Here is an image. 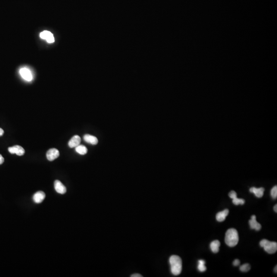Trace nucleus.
Listing matches in <instances>:
<instances>
[{
	"label": "nucleus",
	"instance_id": "nucleus-1",
	"mask_svg": "<svg viewBox=\"0 0 277 277\" xmlns=\"http://www.w3.org/2000/svg\"><path fill=\"white\" fill-rule=\"evenodd\" d=\"M171 271L173 275L178 276L180 274L182 270V261L180 256L173 255L169 258Z\"/></svg>",
	"mask_w": 277,
	"mask_h": 277
},
{
	"label": "nucleus",
	"instance_id": "nucleus-2",
	"mask_svg": "<svg viewBox=\"0 0 277 277\" xmlns=\"http://www.w3.org/2000/svg\"><path fill=\"white\" fill-rule=\"evenodd\" d=\"M239 240V235L236 229H229L226 232L225 242L228 246L234 247L237 245Z\"/></svg>",
	"mask_w": 277,
	"mask_h": 277
},
{
	"label": "nucleus",
	"instance_id": "nucleus-3",
	"mask_svg": "<svg viewBox=\"0 0 277 277\" xmlns=\"http://www.w3.org/2000/svg\"><path fill=\"white\" fill-rule=\"evenodd\" d=\"M260 245L262 247L264 248V250L268 254H274L277 252V242H271L266 239H263L260 242Z\"/></svg>",
	"mask_w": 277,
	"mask_h": 277
},
{
	"label": "nucleus",
	"instance_id": "nucleus-4",
	"mask_svg": "<svg viewBox=\"0 0 277 277\" xmlns=\"http://www.w3.org/2000/svg\"><path fill=\"white\" fill-rule=\"evenodd\" d=\"M59 155H60V153H59V150L56 148H51V149L49 150L46 153V157H47V159L50 161H53V160L58 158L59 157Z\"/></svg>",
	"mask_w": 277,
	"mask_h": 277
},
{
	"label": "nucleus",
	"instance_id": "nucleus-5",
	"mask_svg": "<svg viewBox=\"0 0 277 277\" xmlns=\"http://www.w3.org/2000/svg\"><path fill=\"white\" fill-rule=\"evenodd\" d=\"M40 37L42 39L45 40L49 43H52L54 42V38L53 34L49 31L45 30L41 32Z\"/></svg>",
	"mask_w": 277,
	"mask_h": 277
},
{
	"label": "nucleus",
	"instance_id": "nucleus-6",
	"mask_svg": "<svg viewBox=\"0 0 277 277\" xmlns=\"http://www.w3.org/2000/svg\"><path fill=\"white\" fill-rule=\"evenodd\" d=\"M8 151L12 154H16L18 155L21 156L25 154V150L22 147L19 145H15L8 148Z\"/></svg>",
	"mask_w": 277,
	"mask_h": 277
},
{
	"label": "nucleus",
	"instance_id": "nucleus-7",
	"mask_svg": "<svg viewBox=\"0 0 277 277\" xmlns=\"http://www.w3.org/2000/svg\"><path fill=\"white\" fill-rule=\"evenodd\" d=\"M20 73L24 79L27 81H31L32 79V76L30 71L26 68H22L20 70Z\"/></svg>",
	"mask_w": 277,
	"mask_h": 277
},
{
	"label": "nucleus",
	"instance_id": "nucleus-8",
	"mask_svg": "<svg viewBox=\"0 0 277 277\" xmlns=\"http://www.w3.org/2000/svg\"><path fill=\"white\" fill-rule=\"evenodd\" d=\"M54 189L56 192L59 194H65L66 192V188L65 186L59 180H56L54 183Z\"/></svg>",
	"mask_w": 277,
	"mask_h": 277
},
{
	"label": "nucleus",
	"instance_id": "nucleus-9",
	"mask_svg": "<svg viewBox=\"0 0 277 277\" xmlns=\"http://www.w3.org/2000/svg\"><path fill=\"white\" fill-rule=\"evenodd\" d=\"M249 225L251 229L259 231L261 229V225L256 221V217L255 215H252L251 217V219L249 221Z\"/></svg>",
	"mask_w": 277,
	"mask_h": 277
},
{
	"label": "nucleus",
	"instance_id": "nucleus-10",
	"mask_svg": "<svg viewBox=\"0 0 277 277\" xmlns=\"http://www.w3.org/2000/svg\"><path fill=\"white\" fill-rule=\"evenodd\" d=\"M45 194L43 192L39 191L34 194L33 196V200L35 203L39 204L42 202L44 199L45 198Z\"/></svg>",
	"mask_w": 277,
	"mask_h": 277
},
{
	"label": "nucleus",
	"instance_id": "nucleus-11",
	"mask_svg": "<svg viewBox=\"0 0 277 277\" xmlns=\"http://www.w3.org/2000/svg\"><path fill=\"white\" fill-rule=\"evenodd\" d=\"M81 141V139L80 136H79L78 135H76L70 140V141L68 142V145H69L70 148L76 147V146H78V145L80 144Z\"/></svg>",
	"mask_w": 277,
	"mask_h": 277
},
{
	"label": "nucleus",
	"instance_id": "nucleus-12",
	"mask_svg": "<svg viewBox=\"0 0 277 277\" xmlns=\"http://www.w3.org/2000/svg\"><path fill=\"white\" fill-rule=\"evenodd\" d=\"M84 140L86 142L92 145H97L98 143V140L97 139V137L92 136V135H89V134H86L85 135L83 136Z\"/></svg>",
	"mask_w": 277,
	"mask_h": 277
},
{
	"label": "nucleus",
	"instance_id": "nucleus-13",
	"mask_svg": "<svg viewBox=\"0 0 277 277\" xmlns=\"http://www.w3.org/2000/svg\"><path fill=\"white\" fill-rule=\"evenodd\" d=\"M264 188L260 187L259 188L256 187H252L249 189L250 192L254 193L256 196L258 198H261L264 195Z\"/></svg>",
	"mask_w": 277,
	"mask_h": 277
},
{
	"label": "nucleus",
	"instance_id": "nucleus-14",
	"mask_svg": "<svg viewBox=\"0 0 277 277\" xmlns=\"http://www.w3.org/2000/svg\"><path fill=\"white\" fill-rule=\"evenodd\" d=\"M229 210L227 209L224 210L217 214L216 215V219L219 222H223L225 220L226 217L229 215Z\"/></svg>",
	"mask_w": 277,
	"mask_h": 277
},
{
	"label": "nucleus",
	"instance_id": "nucleus-15",
	"mask_svg": "<svg viewBox=\"0 0 277 277\" xmlns=\"http://www.w3.org/2000/svg\"><path fill=\"white\" fill-rule=\"evenodd\" d=\"M220 246V242L218 240H215L211 242L210 244V247L211 251L214 253H217L219 251V247Z\"/></svg>",
	"mask_w": 277,
	"mask_h": 277
},
{
	"label": "nucleus",
	"instance_id": "nucleus-16",
	"mask_svg": "<svg viewBox=\"0 0 277 277\" xmlns=\"http://www.w3.org/2000/svg\"><path fill=\"white\" fill-rule=\"evenodd\" d=\"M76 153L81 155H84L87 153V148L83 145H78V146L76 147Z\"/></svg>",
	"mask_w": 277,
	"mask_h": 277
},
{
	"label": "nucleus",
	"instance_id": "nucleus-17",
	"mask_svg": "<svg viewBox=\"0 0 277 277\" xmlns=\"http://www.w3.org/2000/svg\"><path fill=\"white\" fill-rule=\"evenodd\" d=\"M205 261L203 260H199L198 261V269L200 271L203 272L206 270V267L205 266Z\"/></svg>",
	"mask_w": 277,
	"mask_h": 277
},
{
	"label": "nucleus",
	"instance_id": "nucleus-18",
	"mask_svg": "<svg viewBox=\"0 0 277 277\" xmlns=\"http://www.w3.org/2000/svg\"><path fill=\"white\" fill-rule=\"evenodd\" d=\"M245 201L244 200L242 199H239V198H237V197L233 199V203L236 205H239V204L243 205L245 203Z\"/></svg>",
	"mask_w": 277,
	"mask_h": 277
},
{
	"label": "nucleus",
	"instance_id": "nucleus-19",
	"mask_svg": "<svg viewBox=\"0 0 277 277\" xmlns=\"http://www.w3.org/2000/svg\"><path fill=\"white\" fill-rule=\"evenodd\" d=\"M251 268L250 265L248 263H246V264H243L240 267V270L243 272H247L251 270Z\"/></svg>",
	"mask_w": 277,
	"mask_h": 277
},
{
	"label": "nucleus",
	"instance_id": "nucleus-20",
	"mask_svg": "<svg viewBox=\"0 0 277 277\" xmlns=\"http://www.w3.org/2000/svg\"><path fill=\"white\" fill-rule=\"evenodd\" d=\"M271 196L273 199H276L277 197V186H275L271 189Z\"/></svg>",
	"mask_w": 277,
	"mask_h": 277
},
{
	"label": "nucleus",
	"instance_id": "nucleus-21",
	"mask_svg": "<svg viewBox=\"0 0 277 277\" xmlns=\"http://www.w3.org/2000/svg\"><path fill=\"white\" fill-rule=\"evenodd\" d=\"M229 196L230 198H232V199H233L234 198L237 197V193H236V192H235V191H231V192L229 193Z\"/></svg>",
	"mask_w": 277,
	"mask_h": 277
},
{
	"label": "nucleus",
	"instance_id": "nucleus-22",
	"mask_svg": "<svg viewBox=\"0 0 277 277\" xmlns=\"http://www.w3.org/2000/svg\"><path fill=\"white\" fill-rule=\"evenodd\" d=\"M240 264V261L238 259H236L233 262V265L235 266H237Z\"/></svg>",
	"mask_w": 277,
	"mask_h": 277
},
{
	"label": "nucleus",
	"instance_id": "nucleus-23",
	"mask_svg": "<svg viewBox=\"0 0 277 277\" xmlns=\"http://www.w3.org/2000/svg\"><path fill=\"white\" fill-rule=\"evenodd\" d=\"M4 158H3V156L1 155H0V165L3 164L4 163Z\"/></svg>",
	"mask_w": 277,
	"mask_h": 277
},
{
	"label": "nucleus",
	"instance_id": "nucleus-24",
	"mask_svg": "<svg viewBox=\"0 0 277 277\" xmlns=\"http://www.w3.org/2000/svg\"><path fill=\"white\" fill-rule=\"evenodd\" d=\"M132 277H142V276L141 275L138 274H135L132 275L131 276Z\"/></svg>",
	"mask_w": 277,
	"mask_h": 277
},
{
	"label": "nucleus",
	"instance_id": "nucleus-25",
	"mask_svg": "<svg viewBox=\"0 0 277 277\" xmlns=\"http://www.w3.org/2000/svg\"><path fill=\"white\" fill-rule=\"evenodd\" d=\"M4 133V132L3 131V129H2L0 128V136H3V134Z\"/></svg>",
	"mask_w": 277,
	"mask_h": 277
},
{
	"label": "nucleus",
	"instance_id": "nucleus-26",
	"mask_svg": "<svg viewBox=\"0 0 277 277\" xmlns=\"http://www.w3.org/2000/svg\"><path fill=\"white\" fill-rule=\"evenodd\" d=\"M274 211L275 212L277 213V205L276 204V205H275L274 207Z\"/></svg>",
	"mask_w": 277,
	"mask_h": 277
},
{
	"label": "nucleus",
	"instance_id": "nucleus-27",
	"mask_svg": "<svg viewBox=\"0 0 277 277\" xmlns=\"http://www.w3.org/2000/svg\"><path fill=\"white\" fill-rule=\"evenodd\" d=\"M277 266H276V267H275V269H274L275 272V273H277Z\"/></svg>",
	"mask_w": 277,
	"mask_h": 277
}]
</instances>
